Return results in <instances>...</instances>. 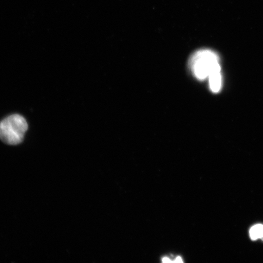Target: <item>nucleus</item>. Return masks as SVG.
<instances>
[{"label": "nucleus", "instance_id": "nucleus-1", "mask_svg": "<svg viewBox=\"0 0 263 263\" xmlns=\"http://www.w3.org/2000/svg\"><path fill=\"white\" fill-rule=\"evenodd\" d=\"M189 65L193 75L199 80H204L213 72L221 70L217 56L207 49L199 50L194 53Z\"/></svg>", "mask_w": 263, "mask_h": 263}, {"label": "nucleus", "instance_id": "nucleus-2", "mask_svg": "<svg viewBox=\"0 0 263 263\" xmlns=\"http://www.w3.org/2000/svg\"><path fill=\"white\" fill-rule=\"evenodd\" d=\"M27 129V123L22 116L12 114L0 122V139L8 145L19 144L23 141Z\"/></svg>", "mask_w": 263, "mask_h": 263}, {"label": "nucleus", "instance_id": "nucleus-3", "mask_svg": "<svg viewBox=\"0 0 263 263\" xmlns=\"http://www.w3.org/2000/svg\"><path fill=\"white\" fill-rule=\"evenodd\" d=\"M209 88L214 93L218 92L222 86V76L220 71H217L211 74L208 77Z\"/></svg>", "mask_w": 263, "mask_h": 263}, {"label": "nucleus", "instance_id": "nucleus-4", "mask_svg": "<svg viewBox=\"0 0 263 263\" xmlns=\"http://www.w3.org/2000/svg\"><path fill=\"white\" fill-rule=\"evenodd\" d=\"M249 235L253 240L258 239L263 240V225L257 224L252 226L250 229Z\"/></svg>", "mask_w": 263, "mask_h": 263}, {"label": "nucleus", "instance_id": "nucleus-5", "mask_svg": "<svg viewBox=\"0 0 263 263\" xmlns=\"http://www.w3.org/2000/svg\"><path fill=\"white\" fill-rule=\"evenodd\" d=\"M174 263H183L182 258L180 256L177 257L174 261Z\"/></svg>", "mask_w": 263, "mask_h": 263}, {"label": "nucleus", "instance_id": "nucleus-6", "mask_svg": "<svg viewBox=\"0 0 263 263\" xmlns=\"http://www.w3.org/2000/svg\"><path fill=\"white\" fill-rule=\"evenodd\" d=\"M162 262L163 263H172L173 261H171L169 258L167 257H164L162 259Z\"/></svg>", "mask_w": 263, "mask_h": 263}]
</instances>
